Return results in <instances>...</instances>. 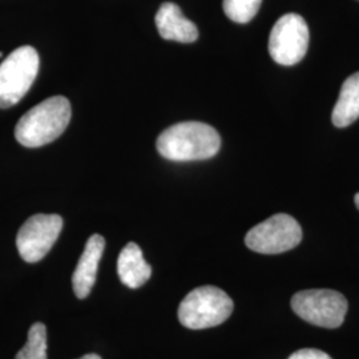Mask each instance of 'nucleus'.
Returning <instances> with one entry per match:
<instances>
[{"instance_id":"f257e3e1","label":"nucleus","mask_w":359,"mask_h":359,"mask_svg":"<svg viewBox=\"0 0 359 359\" xmlns=\"http://www.w3.org/2000/svg\"><path fill=\"white\" fill-rule=\"evenodd\" d=\"M157 151L172 161L208 160L221 148L217 130L200 121H184L165 129L157 139Z\"/></svg>"},{"instance_id":"f03ea898","label":"nucleus","mask_w":359,"mask_h":359,"mask_svg":"<svg viewBox=\"0 0 359 359\" xmlns=\"http://www.w3.org/2000/svg\"><path fill=\"white\" fill-rule=\"evenodd\" d=\"M69 120V102L63 96H53L22 116L15 127V137L27 148L43 147L60 137Z\"/></svg>"},{"instance_id":"7ed1b4c3","label":"nucleus","mask_w":359,"mask_h":359,"mask_svg":"<svg viewBox=\"0 0 359 359\" xmlns=\"http://www.w3.org/2000/svg\"><path fill=\"white\" fill-rule=\"evenodd\" d=\"M233 301L216 286H200L181 301L179 321L192 330L215 327L226 321L233 313Z\"/></svg>"},{"instance_id":"20e7f679","label":"nucleus","mask_w":359,"mask_h":359,"mask_svg":"<svg viewBox=\"0 0 359 359\" xmlns=\"http://www.w3.org/2000/svg\"><path fill=\"white\" fill-rule=\"evenodd\" d=\"M39 72V55L31 46L11 52L0 65V108L19 103L34 84Z\"/></svg>"},{"instance_id":"39448f33","label":"nucleus","mask_w":359,"mask_h":359,"mask_svg":"<svg viewBox=\"0 0 359 359\" xmlns=\"http://www.w3.org/2000/svg\"><path fill=\"white\" fill-rule=\"evenodd\" d=\"M295 314L314 326L337 329L346 317L348 304L345 295L330 289L298 292L292 298Z\"/></svg>"},{"instance_id":"423d86ee","label":"nucleus","mask_w":359,"mask_h":359,"mask_svg":"<svg viewBox=\"0 0 359 359\" xmlns=\"http://www.w3.org/2000/svg\"><path fill=\"white\" fill-rule=\"evenodd\" d=\"M302 240V228L295 218L278 213L262 221L248 231L246 246L261 255H280L298 246Z\"/></svg>"},{"instance_id":"0eeeda50","label":"nucleus","mask_w":359,"mask_h":359,"mask_svg":"<svg viewBox=\"0 0 359 359\" xmlns=\"http://www.w3.org/2000/svg\"><path fill=\"white\" fill-rule=\"evenodd\" d=\"M309 47V27L305 19L298 13H286L271 28L269 53L278 65L299 63L306 55Z\"/></svg>"},{"instance_id":"6e6552de","label":"nucleus","mask_w":359,"mask_h":359,"mask_svg":"<svg viewBox=\"0 0 359 359\" xmlns=\"http://www.w3.org/2000/svg\"><path fill=\"white\" fill-rule=\"evenodd\" d=\"M63 229L59 215H35L28 218L16 236V248L20 257L35 264L50 253Z\"/></svg>"},{"instance_id":"1a4fd4ad","label":"nucleus","mask_w":359,"mask_h":359,"mask_svg":"<svg viewBox=\"0 0 359 359\" xmlns=\"http://www.w3.org/2000/svg\"><path fill=\"white\" fill-rule=\"evenodd\" d=\"M105 240L100 234L90 236L84 248V252L77 262L76 269L72 276V287L79 299H84L90 295L96 283L97 269L103 257Z\"/></svg>"},{"instance_id":"9d476101","label":"nucleus","mask_w":359,"mask_h":359,"mask_svg":"<svg viewBox=\"0 0 359 359\" xmlns=\"http://www.w3.org/2000/svg\"><path fill=\"white\" fill-rule=\"evenodd\" d=\"M156 26L160 36L179 43H193L198 39L196 25L184 16L179 6L164 3L156 13Z\"/></svg>"},{"instance_id":"9b49d317","label":"nucleus","mask_w":359,"mask_h":359,"mask_svg":"<svg viewBox=\"0 0 359 359\" xmlns=\"http://www.w3.org/2000/svg\"><path fill=\"white\" fill-rule=\"evenodd\" d=\"M117 273L120 281L129 289H139L149 281L152 268L145 262L139 245L129 243L123 248L117 259Z\"/></svg>"},{"instance_id":"f8f14e48","label":"nucleus","mask_w":359,"mask_h":359,"mask_svg":"<svg viewBox=\"0 0 359 359\" xmlns=\"http://www.w3.org/2000/svg\"><path fill=\"white\" fill-rule=\"evenodd\" d=\"M359 117V72L347 77L335 103L332 121L338 128H345Z\"/></svg>"},{"instance_id":"ddd939ff","label":"nucleus","mask_w":359,"mask_h":359,"mask_svg":"<svg viewBox=\"0 0 359 359\" xmlns=\"http://www.w3.org/2000/svg\"><path fill=\"white\" fill-rule=\"evenodd\" d=\"M15 359H47V327L43 323H34L28 332L26 345Z\"/></svg>"},{"instance_id":"4468645a","label":"nucleus","mask_w":359,"mask_h":359,"mask_svg":"<svg viewBox=\"0 0 359 359\" xmlns=\"http://www.w3.org/2000/svg\"><path fill=\"white\" fill-rule=\"evenodd\" d=\"M262 0H224L225 15L236 23H249L256 16Z\"/></svg>"},{"instance_id":"2eb2a0df","label":"nucleus","mask_w":359,"mask_h":359,"mask_svg":"<svg viewBox=\"0 0 359 359\" xmlns=\"http://www.w3.org/2000/svg\"><path fill=\"white\" fill-rule=\"evenodd\" d=\"M287 359H332V357L318 348H301Z\"/></svg>"},{"instance_id":"dca6fc26","label":"nucleus","mask_w":359,"mask_h":359,"mask_svg":"<svg viewBox=\"0 0 359 359\" xmlns=\"http://www.w3.org/2000/svg\"><path fill=\"white\" fill-rule=\"evenodd\" d=\"M79 359H102V357L100 355H97V354H87V355H84V357H81V358Z\"/></svg>"},{"instance_id":"f3484780","label":"nucleus","mask_w":359,"mask_h":359,"mask_svg":"<svg viewBox=\"0 0 359 359\" xmlns=\"http://www.w3.org/2000/svg\"><path fill=\"white\" fill-rule=\"evenodd\" d=\"M355 205H357V208L359 209V193L355 194Z\"/></svg>"},{"instance_id":"a211bd4d","label":"nucleus","mask_w":359,"mask_h":359,"mask_svg":"<svg viewBox=\"0 0 359 359\" xmlns=\"http://www.w3.org/2000/svg\"><path fill=\"white\" fill-rule=\"evenodd\" d=\"M1 56H3V53H1V52H0V57H1Z\"/></svg>"}]
</instances>
